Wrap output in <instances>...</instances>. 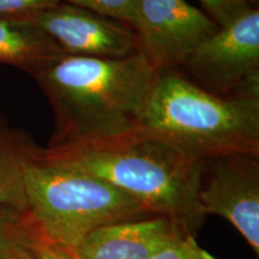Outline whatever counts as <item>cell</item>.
<instances>
[{"mask_svg": "<svg viewBox=\"0 0 259 259\" xmlns=\"http://www.w3.org/2000/svg\"><path fill=\"white\" fill-rule=\"evenodd\" d=\"M158 73L142 53L120 59L63 54L32 73L54 116L48 147L114 137L137 128Z\"/></svg>", "mask_w": 259, "mask_h": 259, "instance_id": "cell-1", "label": "cell"}, {"mask_svg": "<svg viewBox=\"0 0 259 259\" xmlns=\"http://www.w3.org/2000/svg\"><path fill=\"white\" fill-rule=\"evenodd\" d=\"M40 157L112 184L193 235L206 218L198 198L203 161L138 127L114 137L42 148Z\"/></svg>", "mask_w": 259, "mask_h": 259, "instance_id": "cell-2", "label": "cell"}, {"mask_svg": "<svg viewBox=\"0 0 259 259\" xmlns=\"http://www.w3.org/2000/svg\"><path fill=\"white\" fill-rule=\"evenodd\" d=\"M138 128L200 161L259 155V96H216L161 72Z\"/></svg>", "mask_w": 259, "mask_h": 259, "instance_id": "cell-3", "label": "cell"}, {"mask_svg": "<svg viewBox=\"0 0 259 259\" xmlns=\"http://www.w3.org/2000/svg\"><path fill=\"white\" fill-rule=\"evenodd\" d=\"M40 154L25 168L24 189L28 209L48 244L69 251L101 227L156 216L112 184L50 163Z\"/></svg>", "mask_w": 259, "mask_h": 259, "instance_id": "cell-4", "label": "cell"}, {"mask_svg": "<svg viewBox=\"0 0 259 259\" xmlns=\"http://www.w3.org/2000/svg\"><path fill=\"white\" fill-rule=\"evenodd\" d=\"M177 72L216 96H259V8L241 9Z\"/></svg>", "mask_w": 259, "mask_h": 259, "instance_id": "cell-5", "label": "cell"}, {"mask_svg": "<svg viewBox=\"0 0 259 259\" xmlns=\"http://www.w3.org/2000/svg\"><path fill=\"white\" fill-rule=\"evenodd\" d=\"M131 28L138 52L161 73L179 70L219 25L185 0H138Z\"/></svg>", "mask_w": 259, "mask_h": 259, "instance_id": "cell-6", "label": "cell"}, {"mask_svg": "<svg viewBox=\"0 0 259 259\" xmlns=\"http://www.w3.org/2000/svg\"><path fill=\"white\" fill-rule=\"evenodd\" d=\"M198 198L204 215L227 220L259 255V155L229 154L203 161Z\"/></svg>", "mask_w": 259, "mask_h": 259, "instance_id": "cell-7", "label": "cell"}, {"mask_svg": "<svg viewBox=\"0 0 259 259\" xmlns=\"http://www.w3.org/2000/svg\"><path fill=\"white\" fill-rule=\"evenodd\" d=\"M32 18L69 56L120 59L138 52L128 24L69 3H59Z\"/></svg>", "mask_w": 259, "mask_h": 259, "instance_id": "cell-8", "label": "cell"}, {"mask_svg": "<svg viewBox=\"0 0 259 259\" xmlns=\"http://www.w3.org/2000/svg\"><path fill=\"white\" fill-rule=\"evenodd\" d=\"M189 232L164 216L101 227L72 250L77 259H148Z\"/></svg>", "mask_w": 259, "mask_h": 259, "instance_id": "cell-9", "label": "cell"}, {"mask_svg": "<svg viewBox=\"0 0 259 259\" xmlns=\"http://www.w3.org/2000/svg\"><path fill=\"white\" fill-rule=\"evenodd\" d=\"M63 54L34 18H0V64L18 67L31 76Z\"/></svg>", "mask_w": 259, "mask_h": 259, "instance_id": "cell-10", "label": "cell"}, {"mask_svg": "<svg viewBox=\"0 0 259 259\" xmlns=\"http://www.w3.org/2000/svg\"><path fill=\"white\" fill-rule=\"evenodd\" d=\"M41 150L30 134L11 126L0 114V204L28 209L24 171Z\"/></svg>", "mask_w": 259, "mask_h": 259, "instance_id": "cell-11", "label": "cell"}, {"mask_svg": "<svg viewBox=\"0 0 259 259\" xmlns=\"http://www.w3.org/2000/svg\"><path fill=\"white\" fill-rule=\"evenodd\" d=\"M45 242L30 210L0 204V259H35Z\"/></svg>", "mask_w": 259, "mask_h": 259, "instance_id": "cell-12", "label": "cell"}, {"mask_svg": "<svg viewBox=\"0 0 259 259\" xmlns=\"http://www.w3.org/2000/svg\"><path fill=\"white\" fill-rule=\"evenodd\" d=\"M138 0H66L71 5L124 22L131 27Z\"/></svg>", "mask_w": 259, "mask_h": 259, "instance_id": "cell-13", "label": "cell"}, {"mask_svg": "<svg viewBox=\"0 0 259 259\" xmlns=\"http://www.w3.org/2000/svg\"><path fill=\"white\" fill-rule=\"evenodd\" d=\"M148 259H218L199 246L193 234H186L183 238L170 242Z\"/></svg>", "mask_w": 259, "mask_h": 259, "instance_id": "cell-14", "label": "cell"}, {"mask_svg": "<svg viewBox=\"0 0 259 259\" xmlns=\"http://www.w3.org/2000/svg\"><path fill=\"white\" fill-rule=\"evenodd\" d=\"M61 0H0V18H32Z\"/></svg>", "mask_w": 259, "mask_h": 259, "instance_id": "cell-15", "label": "cell"}, {"mask_svg": "<svg viewBox=\"0 0 259 259\" xmlns=\"http://www.w3.org/2000/svg\"><path fill=\"white\" fill-rule=\"evenodd\" d=\"M199 3L203 6L204 12L219 27L226 24L241 9L248 5V3L245 0H199Z\"/></svg>", "mask_w": 259, "mask_h": 259, "instance_id": "cell-16", "label": "cell"}, {"mask_svg": "<svg viewBox=\"0 0 259 259\" xmlns=\"http://www.w3.org/2000/svg\"><path fill=\"white\" fill-rule=\"evenodd\" d=\"M35 259H77L69 251L45 242L37 251Z\"/></svg>", "mask_w": 259, "mask_h": 259, "instance_id": "cell-17", "label": "cell"}, {"mask_svg": "<svg viewBox=\"0 0 259 259\" xmlns=\"http://www.w3.org/2000/svg\"><path fill=\"white\" fill-rule=\"evenodd\" d=\"M245 2H247L248 4H251V5L257 6V8H259V0H245Z\"/></svg>", "mask_w": 259, "mask_h": 259, "instance_id": "cell-18", "label": "cell"}]
</instances>
